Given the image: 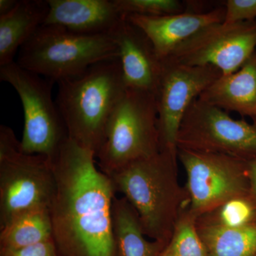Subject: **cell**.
<instances>
[{
	"label": "cell",
	"mask_w": 256,
	"mask_h": 256,
	"mask_svg": "<svg viewBox=\"0 0 256 256\" xmlns=\"http://www.w3.org/2000/svg\"><path fill=\"white\" fill-rule=\"evenodd\" d=\"M95 158L67 137L52 159L55 191L50 210L60 256H120L112 218L116 188Z\"/></svg>",
	"instance_id": "1"
},
{
	"label": "cell",
	"mask_w": 256,
	"mask_h": 256,
	"mask_svg": "<svg viewBox=\"0 0 256 256\" xmlns=\"http://www.w3.org/2000/svg\"><path fill=\"white\" fill-rule=\"evenodd\" d=\"M178 152L162 149L107 175L137 214L144 235L166 248L182 215L185 195L176 175Z\"/></svg>",
	"instance_id": "2"
},
{
	"label": "cell",
	"mask_w": 256,
	"mask_h": 256,
	"mask_svg": "<svg viewBox=\"0 0 256 256\" xmlns=\"http://www.w3.org/2000/svg\"><path fill=\"white\" fill-rule=\"evenodd\" d=\"M57 84L56 104L68 137L96 156L111 116L127 90L118 58L94 64L82 75Z\"/></svg>",
	"instance_id": "3"
},
{
	"label": "cell",
	"mask_w": 256,
	"mask_h": 256,
	"mask_svg": "<svg viewBox=\"0 0 256 256\" xmlns=\"http://www.w3.org/2000/svg\"><path fill=\"white\" fill-rule=\"evenodd\" d=\"M111 34L85 35L42 25L18 50L16 63L58 84L84 74L94 64L118 58Z\"/></svg>",
	"instance_id": "4"
},
{
	"label": "cell",
	"mask_w": 256,
	"mask_h": 256,
	"mask_svg": "<svg viewBox=\"0 0 256 256\" xmlns=\"http://www.w3.org/2000/svg\"><path fill=\"white\" fill-rule=\"evenodd\" d=\"M161 150L154 94L127 88L111 116L105 140L96 154L100 170L109 175Z\"/></svg>",
	"instance_id": "5"
},
{
	"label": "cell",
	"mask_w": 256,
	"mask_h": 256,
	"mask_svg": "<svg viewBox=\"0 0 256 256\" xmlns=\"http://www.w3.org/2000/svg\"><path fill=\"white\" fill-rule=\"evenodd\" d=\"M55 191L52 160L24 152L8 126H0V229L28 210L50 208Z\"/></svg>",
	"instance_id": "6"
},
{
	"label": "cell",
	"mask_w": 256,
	"mask_h": 256,
	"mask_svg": "<svg viewBox=\"0 0 256 256\" xmlns=\"http://www.w3.org/2000/svg\"><path fill=\"white\" fill-rule=\"evenodd\" d=\"M0 80L18 92L24 110L20 144L24 152L52 160L68 137L58 106L52 98L55 82L22 68L16 62L0 66Z\"/></svg>",
	"instance_id": "7"
},
{
	"label": "cell",
	"mask_w": 256,
	"mask_h": 256,
	"mask_svg": "<svg viewBox=\"0 0 256 256\" xmlns=\"http://www.w3.org/2000/svg\"><path fill=\"white\" fill-rule=\"evenodd\" d=\"M176 146L178 150L252 161L256 160V124L232 118L228 112L196 98L184 116Z\"/></svg>",
	"instance_id": "8"
},
{
	"label": "cell",
	"mask_w": 256,
	"mask_h": 256,
	"mask_svg": "<svg viewBox=\"0 0 256 256\" xmlns=\"http://www.w3.org/2000/svg\"><path fill=\"white\" fill-rule=\"evenodd\" d=\"M188 175L190 214L196 218L250 193L248 162L223 154L178 149Z\"/></svg>",
	"instance_id": "9"
},
{
	"label": "cell",
	"mask_w": 256,
	"mask_h": 256,
	"mask_svg": "<svg viewBox=\"0 0 256 256\" xmlns=\"http://www.w3.org/2000/svg\"><path fill=\"white\" fill-rule=\"evenodd\" d=\"M256 48V20L218 23L184 42L166 60L192 66H212L226 76L242 68Z\"/></svg>",
	"instance_id": "10"
},
{
	"label": "cell",
	"mask_w": 256,
	"mask_h": 256,
	"mask_svg": "<svg viewBox=\"0 0 256 256\" xmlns=\"http://www.w3.org/2000/svg\"><path fill=\"white\" fill-rule=\"evenodd\" d=\"M156 101L162 149L178 152L176 140L180 124L195 99L222 76L212 66H192L164 60Z\"/></svg>",
	"instance_id": "11"
},
{
	"label": "cell",
	"mask_w": 256,
	"mask_h": 256,
	"mask_svg": "<svg viewBox=\"0 0 256 256\" xmlns=\"http://www.w3.org/2000/svg\"><path fill=\"white\" fill-rule=\"evenodd\" d=\"M110 34L118 48V60L126 88L156 94L162 62L150 38L126 16Z\"/></svg>",
	"instance_id": "12"
},
{
	"label": "cell",
	"mask_w": 256,
	"mask_h": 256,
	"mask_svg": "<svg viewBox=\"0 0 256 256\" xmlns=\"http://www.w3.org/2000/svg\"><path fill=\"white\" fill-rule=\"evenodd\" d=\"M225 13L224 3L207 12L197 11L186 6V11L178 14L159 16L132 14L126 18L144 32L158 57L163 60L204 28L223 23Z\"/></svg>",
	"instance_id": "13"
},
{
	"label": "cell",
	"mask_w": 256,
	"mask_h": 256,
	"mask_svg": "<svg viewBox=\"0 0 256 256\" xmlns=\"http://www.w3.org/2000/svg\"><path fill=\"white\" fill-rule=\"evenodd\" d=\"M43 25H56L79 34H110L126 16L114 0H47Z\"/></svg>",
	"instance_id": "14"
},
{
	"label": "cell",
	"mask_w": 256,
	"mask_h": 256,
	"mask_svg": "<svg viewBox=\"0 0 256 256\" xmlns=\"http://www.w3.org/2000/svg\"><path fill=\"white\" fill-rule=\"evenodd\" d=\"M198 98L227 112L256 118V50L242 68L222 76Z\"/></svg>",
	"instance_id": "15"
},
{
	"label": "cell",
	"mask_w": 256,
	"mask_h": 256,
	"mask_svg": "<svg viewBox=\"0 0 256 256\" xmlns=\"http://www.w3.org/2000/svg\"><path fill=\"white\" fill-rule=\"evenodd\" d=\"M48 12L47 0H18L14 9L0 16V66L14 62L18 50L44 24Z\"/></svg>",
	"instance_id": "16"
},
{
	"label": "cell",
	"mask_w": 256,
	"mask_h": 256,
	"mask_svg": "<svg viewBox=\"0 0 256 256\" xmlns=\"http://www.w3.org/2000/svg\"><path fill=\"white\" fill-rule=\"evenodd\" d=\"M112 218L120 256H161L164 246L144 238L137 214L124 197H114Z\"/></svg>",
	"instance_id": "17"
},
{
	"label": "cell",
	"mask_w": 256,
	"mask_h": 256,
	"mask_svg": "<svg viewBox=\"0 0 256 256\" xmlns=\"http://www.w3.org/2000/svg\"><path fill=\"white\" fill-rule=\"evenodd\" d=\"M0 230V255L54 239L50 208L24 212Z\"/></svg>",
	"instance_id": "18"
},
{
	"label": "cell",
	"mask_w": 256,
	"mask_h": 256,
	"mask_svg": "<svg viewBox=\"0 0 256 256\" xmlns=\"http://www.w3.org/2000/svg\"><path fill=\"white\" fill-rule=\"evenodd\" d=\"M196 228L208 256H256V223L230 228L216 222Z\"/></svg>",
	"instance_id": "19"
},
{
	"label": "cell",
	"mask_w": 256,
	"mask_h": 256,
	"mask_svg": "<svg viewBox=\"0 0 256 256\" xmlns=\"http://www.w3.org/2000/svg\"><path fill=\"white\" fill-rule=\"evenodd\" d=\"M196 220L188 212L182 214L172 236L161 256H208L197 232Z\"/></svg>",
	"instance_id": "20"
},
{
	"label": "cell",
	"mask_w": 256,
	"mask_h": 256,
	"mask_svg": "<svg viewBox=\"0 0 256 256\" xmlns=\"http://www.w3.org/2000/svg\"><path fill=\"white\" fill-rule=\"evenodd\" d=\"M124 16L136 14L159 16L178 14L186 10L185 2L178 0H114Z\"/></svg>",
	"instance_id": "21"
},
{
	"label": "cell",
	"mask_w": 256,
	"mask_h": 256,
	"mask_svg": "<svg viewBox=\"0 0 256 256\" xmlns=\"http://www.w3.org/2000/svg\"><path fill=\"white\" fill-rule=\"evenodd\" d=\"M255 212L252 204L246 198H236L220 208L217 222L230 228H238L252 223Z\"/></svg>",
	"instance_id": "22"
},
{
	"label": "cell",
	"mask_w": 256,
	"mask_h": 256,
	"mask_svg": "<svg viewBox=\"0 0 256 256\" xmlns=\"http://www.w3.org/2000/svg\"><path fill=\"white\" fill-rule=\"evenodd\" d=\"M224 8L225 24L256 20V0H227Z\"/></svg>",
	"instance_id": "23"
},
{
	"label": "cell",
	"mask_w": 256,
	"mask_h": 256,
	"mask_svg": "<svg viewBox=\"0 0 256 256\" xmlns=\"http://www.w3.org/2000/svg\"><path fill=\"white\" fill-rule=\"evenodd\" d=\"M0 256H60L54 239L24 247Z\"/></svg>",
	"instance_id": "24"
},
{
	"label": "cell",
	"mask_w": 256,
	"mask_h": 256,
	"mask_svg": "<svg viewBox=\"0 0 256 256\" xmlns=\"http://www.w3.org/2000/svg\"><path fill=\"white\" fill-rule=\"evenodd\" d=\"M250 180V194L256 201V160L248 162Z\"/></svg>",
	"instance_id": "25"
},
{
	"label": "cell",
	"mask_w": 256,
	"mask_h": 256,
	"mask_svg": "<svg viewBox=\"0 0 256 256\" xmlns=\"http://www.w3.org/2000/svg\"><path fill=\"white\" fill-rule=\"evenodd\" d=\"M18 0H0V16L9 13L14 9Z\"/></svg>",
	"instance_id": "26"
},
{
	"label": "cell",
	"mask_w": 256,
	"mask_h": 256,
	"mask_svg": "<svg viewBox=\"0 0 256 256\" xmlns=\"http://www.w3.org/2000/svg\"></svg>",
	"instance_id": "27"
},
{
	"label": "cell",
	"mask_w": 256,
	"mask_h": 256,
	"mask_svg": "<svg viewBox=\"0 0 256 256\" xmlns=\"http://www.w3.org/2000/svg\"></svg>",
	"instance_id": "28"
}]
</instances>
